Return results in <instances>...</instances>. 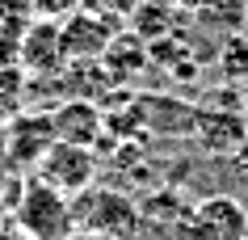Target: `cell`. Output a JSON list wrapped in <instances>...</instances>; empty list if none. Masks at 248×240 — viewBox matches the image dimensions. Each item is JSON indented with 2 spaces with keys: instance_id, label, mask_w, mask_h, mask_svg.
<instances>
[{
  "instance_id": "obj_17",
  "label": "cell",
  "mask_w": 248,
  "mask_h": 240,
  "mask_svg": "<svg viewBox=\"0 0 248 240\" xmlns=\"http://www.w3.org/2000/svg\"><path fill=\"white\" fill-rule=\"evenodd\" d=\"M30 9H34L38 21H63L80 9V0H30Z\"/></svg>"
},
{
  "instance_id": "obj_9",
  "label": "cell",
  "mask_w": 248,
  "mask_h": 240,
  "mask_svg": "<svg viewBox=\"0 0 248 240\" xmlns=\"http://www.w3.org/2000/svg\"><path fill=\"white\" fill-rule=\"evenodd\" d=\"M51 122H55V139H59V144H76V147H93L101 139V131H105L101 110L93 106L89 97L63 101V106L51 114Z\"/></svg>"
},
{
  "instance_id": "obj_13",
  "label": "cell",
  "mask_w": 248,
  "mask_h": 240,
  "mask_svg": "<svg viewBox=\"0 0 248 240\" xmlns=\"http://www.w3.org/2000/svg\"><path fill=\"white\" fill-rule=\"evenodd\" d=\"M143 64H147V42L135 38L131 30H122V34L114 38V47L105 51V59H101V67L109 72V80H114V84L131 80L135 67H143Z\"/></svg>"
},
{
  "instance_id": "obj_7",
  "label": "cell",
  "mask_w": 248,
  "mask_h": 240,
  "mask_svg": "<svg viewBox=\"0 0 248 240\" xmlns=\"http://www.w3.org/2000/svg\"><path fill=\"white\" fill-rule=\"evenodd\" d=\"M131 118H139L143 131H152V135H194L198 106L194 101H181V97L143 93V97H135Z\"/></svg>"
},
{
  "instance_id": "obj_20",
  "label": "cell",
  "mask_w": 248,
  "mask_h": 240,
  "mask_svg": "<svg viewBox=\"0 0 248 240\" xmlns=\"http://www.w3.org/2000/svg\"><path fill=\"white\" fill-rule=\"evenodd\" d=\"M72 240H76V236H72Z\"/></svg>"
},
{
  "instance_id": "obj_12",
  "label": "cell",
  "mask_w": 248,
  "mask_h": 240,
  "mask_svg": "<svg viewBox=\"0 0 248 240\" xmlns=\"http://www.w3.org/2000/svg\"><path fill=\"white\" fill-rule=\"evenodd\" d=\"M172 21H181V9H177L172 0H143V4L135 9V17H131V34L152 47V42H164L172 30H177Z\"/></svg>"
},
{
  "instance_id": "obj_3",
  "label": "cell",
  "mask_w": 248,
  "mask_h": 240,
  "mask_svg": "<svg viewBox=\"0 0 248 240\" xmlns=\"http://www.w3.org/2000/svg\"><path fill=\"white\" fill-rule=\"evenodd\" d=\"M72 215H76L80 232H93V236H105V240H139V211L126 194L84 190L72 202Z\"/></svg>"
},
{
  "instance_id": "obj_10",
  "label": "cell",
  "mask_w": 248,
  "mask_h": 240,
  "mask_svg": "<svg viewBox=\"0 0 248 240\" xmlns=\"http://www.w3.org/2000/svg\"><path fill=\"white\" fill-rule=\"evenodd\" d=\"M181 17L198 21V26L215 30V34H244L248 26V0H177Z\"/></svg>"
},
{
  "instance_id": "obj_16",
  "label": "cell",
  "mask_w": 248,
  "mask_h": 240,
  "mask_svg": "<svg viewBox=\"0 0 248 240\" xmlns=\"http://www.w3.org/2000/svg\"><path fill=\"white\" fill-rule=\"evenodd\" d=\"M139 4H143V0H80V9L105 17V21H114V26H126Z\"/></svg>"
},
{
  "instance_id": "obj_11",
  "label": "cell",
  "mask_w": 248,
  "mask_h": 240,
  "mask_svg": "<svg viewBox=\"0 0 248 240\" xmlns=\"http://www.w3.org/2000/svg\"><path fill=\"white\" fill-rule=\"evenodd\" d=\"M55 144V122L51 114H34V118H17L13 127H9V152H13L17 164H34L38 169V160L51 152Z\"/></svg>"
},
{
  "instance_id": "obj_5",
  "label": "cell",
  "mask_w": 248,
  "mask_h": 240,
  "mask_svg": "<svg viewBox=\"0 0 248 240\" xmlns=\"http://www.w3.org/2000/svg\"><path fill=\"white\" fill-rule=\"evenodd\" d=\"M118 34H122V26L89 13V9H76L72 17L59 21V38H63V59L67 64H101Z\"/></svg>"
},
{
  "instance_id": "obj_18",
  "label": "cell",
  "mask_w": 248,
  "mask_h": 240,
  "mask_svg": "<svg viewBox=\"0 0 248 240\" xmlns=\"http://www.w3.org/2000/svg\"><path fill=\"white\" fill-rule=\"evenodd\" d=\"M0 240H26V232H21L13 219H0Z\"/></svg>"
},
{
  "instance_id": "obj_6",
  "label": "cell",
  "mask_w": 248,
  "mask_h": 240,
  "mask_svg": "<svg viewBox=\"0 0 248 240\" xmlns=\"http://www.w3.org/2000/svg\"><path fill=\"white\" fill-rule=\"evenodd\" d=\"M17 67L26 72V76H34V80H51V76H59L67 67V59H63V38H59V21H38L34 17V26L26 30V38L17 42Z\"/></svg>"
},
{
  "instance_id": "obj_1",
  "label": "cell",
  "mask_w": 248,
  "mask_h": 240,
  "mask_svg": "<svg viewBox=\"0 0 248 240\" xmlns=\"http://www.w3.org/2000/svg\"><path fill=\"white\" fill-rule=\"evenodd\" d=\"M26 240H72L76 236V215H72V198H63L59 190L46 181H26L21 198H17V219H13Z\"/></svg>"
},
{
  "instance_id": "obj_2",
  "label": "cell",
  "mask_w": 248,
  "mask_h": 240,
  "mask_svg": "<svg viewBox=\"0 0 248 240\" xmlns=\"http://www.w3.org/2000/svg\"><path fill=\"white\" fill-rule=\"evenodd\" d=\"M172 240H248V207L232 194H210L177 219Z\"/></svg>"
},
{
  "instance_id": "obj_14",
  "label": "cell",
  "mask_w": 248,
  "mask_h": 240,
  "mask_svg": "<svg viewBox=\"0 0 248 240\" xmlns=\"http://www.w3.org/2000/svg\"><path fill=\"white\" fill-rule=\"evenodd\" d=\"M30 26H34L30 0H0V51L9 59H17V42L26 38Z\"/></svg>"
},
{
  "instance_id": "obj_19",
  "label": "cell",
  "mask_w": 248,
  "mask_h": 240,
  "mask_svg": "<svg viewBox=\"0 0 248 240\" xmlns=\"http://www.w3.org/2000/svg\"><path fill=\"white\" fill-rule=\"evenodd\" d=\"M4 64H9V55H4V51H0V67H4Z\"/></svg>"
},
{
  "instance_id": "obj_15",
  "label": "cell",
  "mask_w": 248,
  "mask_h": 240,
  "mask_svg": "<svg viewBox=\"0 0 248 240\" xmlns=\"http://www.w3.org/2000/svg\"><path fill=\"white\" fill-rule=\"evenodd\" d=\"M219 72H223V80H244L248 76V38L244 34H227L219 42Z\"/></svg>"
},
{
  "instance_id": "obj_4",
  "label": "cell",
  "mask_w": 248,
  "mask_h": 240,
  "mask_svg": "<svg viewBox=\"0 0 248 240\" xmlns=\"http://www.w3.org/2000/svg\"><path fill=\"white\" fill-rule=\"evenodd\" d=\"M97 169L101 164H97V152L93 147H76V144H59L55 139L51 152L38 160V181L59 190L63 198H80L84 190H93Z\"/></svg>"
},
{
  "instance_id": "obj_8",
  "label": "cell",
  "mask_w": 248,
  "mask_h": 240,
  "mask_svg": "<svg viewBox=\"0 0 248 240\" xmlns=\"http://www.w3.org/2000/svg\"><path fill=\"white\" fill-rule=\"evenodd\" d=\"M194 139L206 152L223 156V152H240L248 144V118L244 110H223V106H198Z\"/></svg>"
}]
</instances>
